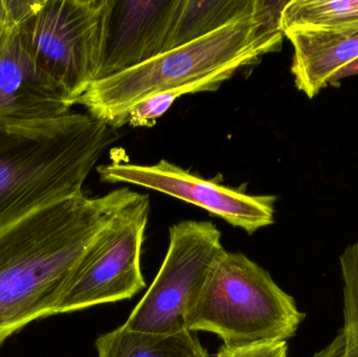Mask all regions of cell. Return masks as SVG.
Here are the masks:
<instances>
[{
    "label": "cell",
    "instance_id": "cell-1",
    "mask_svg": "<svg viewBox=\"0 0 358 357\" xmlns=\"http://www.w3.org/2000/svg\"><path fill=\"white\" fill-rule=\"evenodd\" d=\"M123 188L50 203L0 230V347L33 321L54 316L80 260Z\"/></svg>",
    "mask_w": 358,
    "mask_h": 357
},
{
    "label": "cell",
    "instance_id": "cell-2",
    "mask_svg": "<svg viewBox=\"0 0 358 357\" xmlns=\"http://www.w3.org/2000/svg\"><path fill=\"white\" fill-rule=\"evenodd\" d=\"M115 130L90 113L0 119V230L40 207L83 194Z\"/></svg>",
    "mask_w": 358,
    "mask_h": 357
},
{
    "label": "cell",
    "instance_id": "cell-3",
    "mask_svg": "<svg viewBox=\"0 0 358 357\" xmlns=\"http://www.w3.org/2000/svg\"><path fill=\"white\" fill-rule=\"evenodd\" d=\"M287 0H259L256 12L210 35L162 52L134 68L94 82L76 101L111 127H121L128 111L147 96L227 67L248 66L279 52L284 36L282 10Z\"/></svg>",
    "mask_w": 358,
    "mask_h": 357
},
{
    "label": "cell",
    "instance_id": "cell-4",
    "mask_svg": "<svg viewBox=\"0 0 358 357\" xmlns=\"http://www.w3.org/2000/svg\"><path fill=\"white\" fill-rule=\"evenodd\" d=\"M305 314L271 275L242 253H229L213 268L187 319L192 333H215L223 345L287 341Z\"/></svg>",
    "mask_w": 358,
    "mask_h": 357
},
{
    "label": "cell",
    "instance_id": "cell-5",
    "mask_svg": "<svg viewBox=\"0 0 358 357\" xmlns=\"http://www.w3.org/2000/svg\"><path fill=\"white\" fill-rule=\"evenodd\" d=\"M23 45L75 105L98 81L111 0H4Z\"/></svg>",
    "mask_w": 358,
    "mask_h": 357
},
{
    "label": "cell",
    "instance_id": "cell-6",
    "mask_svg": "<svg viewBox=\"0 0 358 357\" xmlns=\"http://www.w3.org/2000/svg\"><path fill=\"white\" fill-rule=\"evenodd\" d=\"M149 210L148 195L123 188L117 207L67 283L55 314L131 299L146 287L141 252Z\"/></svg>",
    "mask_w": 358,
    "mask_h": 357
},
{
    "label": "cell",
    "instance_id": "cell-7",
    "mask_svg": "<svg viewBox=\"0 0 358 357\" xmlns=\"http://www.w3.org/2000/svg\"><path fill=\"white\" fill-rule=\"evenodd\" d=\"M225 252L220 231L212 222L172 226L163 265L124 326L153 335L187 330V316Z\"/></svg>",
    "mask_w": 358,
    "mask_h": 357
},
{
    "label": "cell",
    "instance_id": "cell-8",
    "mask_svg": "<svg viewBox=\"0 0 358 357\" xmlns=\"http://www.w3.org/2000/svg\"><path fill=\"white\" fill-rule=\"evenodd\" d=\"M101 180L151 189L197 205L227 224L254 234L275 222L273 195H250L206 180L162 159L150 166L113 163L99 166Z\"/></svg>",
    "mask_w": 358,
    "mask_h": 357
},
{
    "label": "cell",
    "instance_id": "cell-9",
    "mask_svg": "<svg viewBox=\"0 0 358 357\" xmlns=\"http://www.w3.org/2000/svg\"><path fill=\"white\" fill-rule=\"evenodd\" d=\"M73 103L23 45L6 15L0 23V119L38 121L71 112Z\"/></svg>",
    "mask_w": 358,
    "mask_h": 357
},
{
    "label": "cell",
    "instance_id": "cell-10",
    "mask_svg": "<svg viewBox=\"0 0 358 357\" xmlns=\"http://www.w3.org/2000/svg\"><path fill=\"white\" fill-rule=\"evenodd\" d=\"M179 0H111L99 80L165 52Z\"/></svg>",
    "mask_w": 358,
    "mask_h": 357
},
{
    "label": "cell",
    "instance_id": "cell-11",
    "mask_svg": "<svg viewBox=\"0 0 358 357\" xmlns=\"http://www.w3.org/2000/svg\"><path fill=\"white\" fill-rule=\"evenodd\" d=\"M294 46V84L313 99L327 87L336 71L358 58V33L348 35L296 33L286 36Z\"/></svg>",
    "mask_w": 358,
    "mask_h": 357
},
{
    "label": "cell",
    "instance_id": "cell-12",
    "mask_svg": "<svg viewBox=\"0 0 358 357\" xmlns=\"http://www.w3.org/2000/svg\"><path fill=\"white\" fill-rule=\"evenodd\" d=\"M259 0H179L165 52L210 35L256 12Z\"/></svg>",
    "mask_w": 358,
    "mask_h": 357
},
{
    "label": "cell",
    "instance_id": "cell-13",
    "mask_svg": "<svg viewBox=\"0 0 358 357\" xmlns=\"http://www.w3.org/2000/svg\"><path fill=\"white\" fill-rule=\"evenodd\" d=\"M99 357H210L196 333H138L119 327L96 341Z\"/></svg>",
    "mask_w": 358,
    "mask_h": 357
},
{
    "label": "cell",
    "instance_id": "cell-14",
    "mask_svg": "<svg viewBox=\"0 0 358 357\" xmlns=\"http://www.w3.org/2000/svg\"><path fill=\"white\" fill-rule=\"evenodd\" d=\"M284 36L358 33V0H289L282 10Z\"/></svg>",
    "mask_w": 358,
    "mask_h": 357
},
{
    "label": "cell",
    "instance_id": "cell-15",
    "mask_svg": "<svg viewBox=\"0 0 358 357\" xmlns=\"http://www.w3.org/2000/svg\"><path fill=\"white\" fill-rule=\"evenodd\" d=\"M344 280V325L331 343L313 357H358V242L341 256Z\"/></svg>",
    "mask_w": 358,
    "mask_h": 357
},
{
    "label": "cell",
    "instance_id": "cell-16",
    "mask_svg": "<svg viewBox=\"0 0 358 357\" xmlns=\"http://www.w3.org/2000/svg\"><path fill=\"white\" fill-rule=\"evenodd\" d=\"M238 69H239L238 67L219 69L195 81L155 92L134 105L128 111L122 121L121 127L127 124L132 127H152L157 119L167 112L168 109L179 96L183 94H197V92H215L220 87L223 82L233 77Z\"/></svg>",
    "mask_w": 358,
    "mask_h": 357
},
{
    "label": "cell",
    "instance_id": "cell-17",
    "mask_svg": "<svg viewBox=\"0 0 358 357\" xmlns=\"http://www.w3.org/2000/svg\"><path fill=\"white\" fill-rule=\"evenodd\" d=\"M287 342H269L245 346L222 345L215 357H287Z\"/></svg>",
    "mask_w": 358,
    "mask_h": 357
},
{
    "label": "cell",
    "instance_id": "cell-18",
    "mask_svg": "<svg viewBox=\"0 0 358 357\" xmlns=\"http://www.w3.org/2000/svg\"><path fill=\"white\" fill-rule=\"evenodd\" d=\"M355 75H358V58L353 60L352 62L349 63L346 66L343 67L340 71H336V73L332 75L331 79H330L328 86L338 85L343 80L347 79V78L355 77Z\"/></svg>",
    "mask_w": 358,
    "mask_h": 357
},
{
    "label": "cell",
    "instance_id": "cell-19",
    "mask_svg": "<svg viewBox=\"0 0 358 357\" xmlns=\"http://www.w3.org/2000/svg\"><path fill=\"white\" fill-rule=\"evenodd\" d=\"M6 4H4V0H0V23L6 19Z\"/></svg>",
    "mask_w": 358,
    "mask_h": 357
}]
</instances>
